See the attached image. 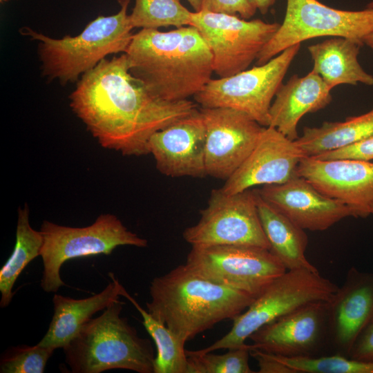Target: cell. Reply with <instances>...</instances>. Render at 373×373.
<instances>
[{
    "mask_svg": "<svg viewBox=\"0 0 373 373\" xmlns=\"http://www.w3.org/2000/svg\"><path fill=\"white\" fill-rule=\"evenodd\" d=\"M129 68L126 53L102 59L78 80L70 106L103 148L140 156L149 154L155 132L198 108L189 99L155 97Z\"/></svg>",
    "mask_w": 373,
    "mask_h": 373,
    "instance_id": "obj_1",
    "label": "cell"
},
{
    "mask_svg": "<svg viewBox=\"0 0 373 373\" xmlns=\"http://www.w3.org/2000/svg\"><path fill=\"white\" fill-rule=\"evenodd\" d=\"M125 53L132 75L167 102L194 97L213 73L211 50L193 26L167 32L142 29L133 34Z\"/></svg>",
    "mask_w": 373,
    "mask_h": 373,
    "instance_id": "obj_2",
    "label": "cell"
},
{
    "mask_svg": "<svg viewBox=\"0 0 373 373\" xmlns=\"http://www.w3.org/2000/svg\"><path fill=\"white\" fill-rule=\"evenodd\" d=\"M148 312L186 343L196 335L242 313L255 297L204 279L186 265L153 278Z\"/></svg>",
    "mask_w": 373,
    "mask_h": 373,
    "instance_id": "obj_3",
    "label": "cell"
},
{
    "mask_svg": "<svg viewBox=\"0 0 373 373\" xmlns=\"http://www.w3.org/2000/svg\"><path fill=\"white\" fill-rule=\"evenodd\" d=\"M130 1L118 0L119 12L97 17L75 37L55 39L28 27L21 29L23 35L38 41L43 76L63 85L78 82L108 55L125 53L133 36L127 13Z\"/></svg>",
    "mask_w": 373,
    "mask_h": 373,
    "instance_id": "obj_4",
    "label": "cell"
},
{
    "mask_svg": "<svg viewBox=\"0 0 373 373\" xmlns=\"http://www.w3.org/2000/svg\"><path fill=\"white\" fill-rule=\"evenodd\" d=\"M120 300L90 318L63 347L73 373H100L113 369L153 373L155 356L151 341L121 316Z\"/></svg>",
    "mask_w": 373,
    "mask_h": 373,
    "instance_id": "obj_5",
    "label": "cell"
},
{
    "mask_svg": "<svg viewBox=\"0 0 373 373\" xmlns=\"http://www.w3.org/2000/svg\"><path fill=\"white\" fill-rule=\"evenodd\" d=\"M338 287L318 271L287 270L233 319L228 333L209 346L196 351L209 353L239 347L256 330L275 319L309 303L328 301Z\"/></svg>",
    "mask_w": 373,
    "mask_h": 373,
    "instance_id": "obj_6",
    "label": "cell"
},
{
    "mask_svg": "<svg viewBox=\"0 0 373 373\" xmlns=\"http://www.w3.org/2000/svg\"><path fill=\"white\" fill-rule=\"evenodd\" d=\"M39 231L43 236L41 287L47 293L57 292L65 285L60 269L68 260L109 255L122 245L146 247L148 245L146 239L129 231L116 216L111 213L99 215L92 224L84 227L63 226L44 220Z\"/></svg>",
    "mask_w": 373,
    "mask_h": 373,
    "instance_id": "obj_7",
    "label": "cell"
},
{
    "mask_svg": "<svg viewBox=\"0 0 373 373\" xmlns=\"http://www.w3.org/2000/svg\"><path fill=\"white\" fill-rule=\"evenodd\" d=\"M373 31V9L352 11L336 9L318 0H287L283 21L256 58L267 63L287 48L321 37H341L364 45Z\"/></svg>",
    "mask_w": 373,
    "mask_h": 373,
    "instance_id": "obj_8",
    "label": "cell"
},
{
    "mask_svg": "<svg viewBox=\"0 0 373 373\" xmlns=\"http://www.w3.org/2000/svg\"><path fill=\"white\" fill-rule=\"evenodd\" d=\"M300 44L281 52L267 63L232 76L211 79L193 97L202 108L227 107L269 126V109Z\"/></svg>",
    "mask_w": 373,
    "mask_h": 373,
    "instance_id": "obj_9",
    "label": "cell"
},
{
    "mask_svg": "<svg viewBox=\"0 0 373 373\" xmlns=\"http://www.w3.org/2000/svg\"><path fill=\"white\" fill-rule=\"evenodd\" d=\"M183 238L191 247L242 245L270 249L264 232L255 189L229 194L213 189L198 222Z\"/></svg>",
    "mask_w": 373,
    "mask_h": 373,
    "instance_id": "obj_10",
    "label": "cell"
},
{
    "mask_svg": "<svg viewBox=\"0 0 373 373\" xmlns=\"http://www.w3.org/2000/svg\"><path fill=\"white\" fill-rule=\"evenodd\" d=\"M185 265L204 279L255 298L287 271L269 249L242 245L191 247Z\"/></svg>",
    "mask_w": 373,
    "mask_h": 373,
    "instance_id": "obj_11",
    "label": "cell"
},
{
    "mask_svg": "<svg viewBox=\"0 0 373 373\" xmlns=\"http://www.w3.org/2000/svg\"><path fill=\"white\" fill-rule=\"evenodd\" d=\"M191 26L198 29L211 50L213 73L227 77L248 68L280 23L200 10L191 12Z\"/></svg>",
    "mask_w": 373,
    "mask_h": 373,
    "instance_id": "obj_12",
    "label": "cell"
},
{
    "mask_svg": "<svg viewBox=\"0 0 373 373\" xmlns=\"http://www.w3.org/2000/svg\"><path fill=\"white\" fill-rule=\"evenodd\" d=\"M200 111L206 128L207 175L225 181L252 151L265 126L231 108L201 107Z\"/></svg>",
    "mask_w": 373,
    "mask_h": 373,
    "instance_id": "obj_13",
    "label": "cell"
},
{
    "mask_svg": "<svg viewBox=\"0 0 373 373\" xmlns=\"http://www.w3.org/2000/svg\"><path fill=\"white\" fill-rule=\"evenodd\" d=\"M249 338L252 348L277 356H319L327 347V301L304 305L261 327Z\"/></svg>",
    "mask_w": 373,
    "mask_h": 373,
    "instance_id": "obj_14",
    "label": "cell"
},
{
    "mask_svg": "<svg viewBox=\"0 0 373 373\" xmlns=\"http://www.w3.org/2000/svg\"><path fill=\"white\" fill-rule=\"evenodd\" d=\"M296 174L325 195L352 209L356 218L373 215V162L305 157Z\"/></svg>",
    "mask_w": 373,
    "mask_h": 373,
    "instance_id": "obj_15",
    "label": "cell"
},
{
    "mask_svg": "<svg viewBox=\"0 0 373 373\" xmlns=\"http://www.w3.org/2000/svg\"><path fill=\"white\" fill-rule=\"evenodd\" d=\"M327 346L349 356L356 340L373 321V274L352 267L327 301Z\"/></svg>",
    "mask_w": 373,
    "mask_h": 373,
    "instance_id": "obj_16",
    "label": "cell"
},
{
    "mask_svg": "<svg viewBox=\"0 0 373 373\" xmlns=\"http://www.w3.org/2000/svg\"><path fill=\"white\" fill-rule=\"evenodd\" d=\"M305 157L294 140L274 127H265L252 151L220 189L233 194L254 186L285 183L296 175Z\"/></svg>",
    "mask_w": 373,
    "mask_h": 373,
    "instance_id": "obj_17",
    "label": "cell"
},
{
    "mask_svg": "<svg viewBox=\"0 0 373 373\" xmlns=\"http://www.w3.org/2000/svg\"><path fill=\"white\" fill-rule=\"evenodd\" d=\"M256 191L304 230L322 231L345 218L356 217L350 207L325 195L297 174L285 183L261 186Z\"/></svg>",
    "mask_w": 373,
    "mask_h": 373,
    "instance_id": "obj_18",
    "label": "cell"
},
{
    "mask_svg": "<svg viewBox=\"0 0 373 373\" xmlns=\"http://www.w3.org/2000/svg\"><path fill=\"white\" fill-rule=\"evenodd\" d=\"M206 128L197 110L155 132L149 141L157 169L166 176L202 178L205 166Z\"/></svg>",
    "mask_w": 373,
    "mask_h": 373,
    "instance_id": "obj_19",
    "label": "cell"
},
{
    "mask_svg": "<svg viewBox=\"0 0 373 373\" xmlns=\"http://www.w3.org/2000/svg\"><path fill=\"white\" fill-rule=\"evenodd\" d=\"M331 90L313 70L303 77L294 75L276 93L269 109V126L296 140L300 119L325 108L332 102Z\"/></svg>",
    "mask_w": 373,
    "mask_h": 373,
    "instance_id": "obj_20",
    "label": "cell"
},
{
    "mask_svg": "<svg viewBox=\"0 0 373 373\" xmlns=\"http://www.w3.org/2000/svg\"><path fill=\"white\" fill-rule=\"evenodd\" d=\"M108 274L111 281L107 286L90 297L74 299L55 294L52 298L53 316L46 334L38 344L54 350L63 348L93 315L119 300L124 287L113 273Z\"/></svg>",
    "mask_w": 373,
    "mask_h": 373,
    "instance_id": "obj_21",
    "label": "cell"
},
{
    "mask_svg": "<svg viewBox=\"0 0 373 373\" xmlns=\"http://www.w3.org/2000/svg\"><path fill=\"white\" fill-rule=\"evenodd\" d=\"M363 45L345 37H334L311 45L307 49L312 70L332 90L340 84L373 85V76L362 68L358 55Z\"/></svg>",
    "mask_w": 373,
    "mask_h": 373,
    "instance_id": "obj_22",
    "label": "cell"
},
{
    "mask_svg": "<svg viewBox=\"0 0 373 373\" xmlns=\"http://www.w3.org/2000/svg\"><path fill=\"white\" fill-rule=\"evenodd\" d=\"M256 192L261 224L270 245L271 252L278 258L287 270L305 269L318 271L305 256L308 238L305 230L264 200L256 191Z\"/></svg>",
    "mask_w": 373,
    "mask_h": 373,
    "instance_id": "obj_23",
    "label": "cell"
},
{
    "mask_svg": "<svg viewBox=\"0 0 373 373\" xmlns=\"http://www.w3.org/2000/svg\"><path fill=\"white\" fill-rule=\"evenodd\" d=\"M373 135V107L364 114L343 122H325L318 127H305L295 141L306 157L336 150Z\"/></svg>",
    "mask_w": 373,
    "mask_h": 373,
    "instance_id": "obj_24",
    "label": "cell"
},
{
    "mask_svg": "<svg viewBox=\"0 0 373 373\" xmlns=\"http://www.w3.org/2000/svg\"><path fill=\"white\" fill-rule=\"evenodd\" d=\"M29 207L27 203L18 209L16 242L14 249L0 269V306L7 307L13 297L12 288L25 267L40 256L43 236L29 222Z\"/></svg>",
    "mask_w": 373,
    "mask_h": 373,
    "instance_id": "obj_25",
    "label": "cell"
},
{
    "mask_svg": "<svg viewBox=\"0 0 373 373\" xmlns=\"http://www.w3.org/2000/svg\"><path fill=\"white\" fill-rule=\"evenodd\" d=\"M121 296L128 299L142 317V325L153 338L157 354L153 373H188V359L181 341L166 325L153 317L123 289Z\"/></svg>",
    "mask_w": 373,
    "mask_h": 373,
    "instance_id": "obj_26",
    "label": "cell"
},
{
    "mask_svg": "<svg viewBox=\"0 0 373 373\" xmlns=\"http://www.w3.org/2000/svg\"><path fill=\"white\" fill-rule=\"evenodd\" d=\"M191 12L180 0H135L129 17L133 28H180L191 26Z\"/></svg>",
    "mask_w": 373,
    "mask_h": 373,
    "instance_id": "obj_27",
    "label": "cell"
},
{
    "mask_svg": "<svg viewBox=\"0 0 373 373\" xmlns=\"http://www.w3.org/2000/svg\"><path fill=\"white\" fill-rule=\"evenodd\" d=\"M251 350V345L247 343L222 354L186 350L188 373H253L249 363Z\"/></svg>",
    "mask_w": 373,
    "mask_h": 373,
    "instance_id": "obj_28",
    "label": "cell"
},
{
    "mask_svg": "<svg viewBox=\"0 0 373 373\" xmlns=\"http://www.w3.org/2000/svg\"><path fill=\"white\" fill-rule=\"evenodd\" d=\"M274 356L294 373H373V361L338 354L294 358Z\"/></svg>",
    "mask_w": 373,
    "mask_h": 373,
    "instance_id": "obj_29",
    "label": "cell"
},
{
    "mask_svg": "<svg viewBox=\"0 0 373 373\" xmlns=\"http://www.w3.org/2000/svg\"><path fill=\"white\" fill-rule=\"evenodd\" d=\"M54 349L37 344L6 350L1 356V373H43Z\"/></svg>",
    "mask_w": 373,
    "mask_h": 373,
    "instance_id": "obj_30",
    "label": "cell"
},
{
    "mask_svg": "<svg viewBox=\"0 0 373 373\" xmlns=\"http://www.w3.org/2000/svg\"><path fill=\"white\" fill-rule=\"evenodd\" d=\"M312 157L319 160H373V135L355 144L321 153Z\"/></svg>",
    "mask_w": 373,
    "mask_h": 373,
    "instance_id": "obj_31",
    "label": "cell"
},
{
    "mask_svg": "<svg viewBox=\"0 0 373 373\" xmlns=\"http://www.w3.org/2000/svg\"><path fill=\"white\" fill-rule=\"evenodd\" d=\"M201 10L239 15L249 19L257 8L252 0H202Z\"/></svg>",
    "mask_w": 373,
    "mask_h": 373,
    "instance_id": "obj_32",
    "label": "cell"
},
{
    "mask_svg": "<svg viewBox=\"0 0 373 373\" xmlns=\"http://www.w3.org/2000/svg\"><path fill=\"white\" fill-rule=\"evenodd\" d=\"M349 357L361 361H373V321L359 336Z\"/></svg>",
    "mask_w": 373,
    "mask_h": 373,
    "instance_id": "obj_33",
    "label": "cell"
},
{
    "mask_svg": "<svg viewBox=\"0 0 373 373\" xmlns=\"http://www.w3.org/2000/svg\"><path fill=\"white\" fill-rule=\"evenodd\" d=\"M257 10L262 15H265L269 8L275 3L276 0H252Z\"/></svg>",
    "mask_w": 373,
    "mask_h": 373,
    "instance_id": "obj_34",
    "label": "cell"
},
{
    "mask_svg": "<svg viewBox=\"0 0 373 373\" xmlns=\"http://www.w3.org/2000/svg\"><path fill=\"white\" fill-rule=\"evenodd\" d=\"M192 8L195 10V12L201 10L202 0H186Z\"/></svg>",
    "mask_w": 373,
    "mask_h": 373,
    "instance_id": "obj_35",
    "label": "cell"
},
{
    "mask_svg": "<svg viewBox=\"0 0 373 373\" xmlns=\"http://www.w3.org/2000/svg\"><path fill=\"white\" fill-rule=\"evenodd\" d=\"M363 44L373 50V31L365 37Z\"/></svg>",
    "mask_w": 373,
    "mask_h": 373,
    "instance_id": "obj_36",
    "label": "cell"
},
{
    "mask_svg": "<svg viewBox=\"0 0 373 373\" xmlns=\"http://www.w3.org/2000/svg\"><path fill=\"white\" fill-rule=\"evenodd\" d=\"M366 7H367V8H372V9H373V1L370 2V3L367 5Z\"/></svg>",
    "mask_w": 373,
    "mask_h": 373,
    "instance_id": "obj_37",
    "label": "cell"
},
{
    "mask_svg": "<svg viewBox=\"0 0 373 373\" xmlns=\"http://www.w3.org/2000/svg\"><path fill=\"white\" fill-rule=\"evenodd\" d=\"M8 1H9V0H0V2H1V3H6V2Z\"/></svg>",
    "mask_w": 373,
    "mask_h": 373,
    "instance_id": "obj_38",
    "label": "cell"
}]
</instances>
